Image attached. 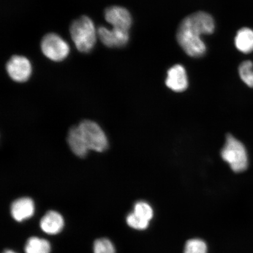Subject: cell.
Returning <instances> with one entry per match:
<instances>
[{
  "label": "cell",
  "mask_w": 253,
  "mask_h": 253,
  "mask_svg": "<svg viewBox=\"0 0 253 253\" xmlns=\"http://www.w3.org/2000/svg\"><path fill=\"white\" fill-rule=\"evenodd\" d=\"M214 29V21L211 15L204 11L195 12L180 23L176 32L177 42L186 54L199 58L207 52L202 36L212 34Z\"/></svg>",
  "instance_id": "6da1fadb"
},
{
  "label": "cell",
  "mask_w": 253,
  "mask_h": 253,
  "mask_svg": "<svg viewBox=\"0 0 253 253\" xmlns=\"http://www.w3.org/2000/svg\"><path fill=\"white\" fill-rule=\"evenodd\" d=\"M70 34L79 52L88 53L93 49L97 34L93 22L87 16L82 15L72 22Z\"/></svg>",
  "instance_id": "7a4b0ae2"
},
{
  "label": "cell",
  "mask_w": 253,
  "mask_h": 253,
  "mask_svg": "<svg viewBox=\"0 0 253 253\" xmlns=\"http://www.w3.org/2000/svg\"><path fill=\"white\" fill-rule=\"evenodd\" d=\"M221 156L234 172H242L248 169V156L244 145L232 135H227Z\"/></svg>",
  "instance_id": "3957f363"
},
{
  "label": "cell",
  "mask_w": 253,
  "mask_h": 253,
  "mask_svg": "<svg viewBox=\"0 0 253 253\" xmlns=\"http://www.w3.org/2000/svg\"><path fill=\"white\" fill-rule=\"evenodd\" d=\"M78 126L89 150L103 153L107 150L108 138L96 122L90 120H84L79 123Z\"/></svg>",
  "instance_id": "277c9868"
},
{
  "label": "cell",
  "mask_w": 253,
  "mask_h": 253,
  "mask_svg": "<svg viewBox=\"0 0 253 253\" xmlns=\"http://www.w3.org/2000/svg\"><path fill=\"white\" fill-rule=\"evenodd\" d=\"M41 48L44 55L55 62L63 61L70 52L68 43L55 33L47 34L42 38Z\"/></svg>",
  "instance_id": "5b68a950"
},
{
  "label": "cell",
  "mask_w": 253,
  "mask_h": 253,
  "mask_svg": "<svg viewBox=\"0 0 253 253\" xmlns=\"http://www.w3.org/2000/svg\"><path fill=\"white\" fill-rule=\"evenodd\" d=\"M6 70L12 81L18 83H24L30 78L33 68L29 59L26 57L14 55L6 64Z\"/></svg>",
  "instance_id": "8992f818"
},
{
  "label": "cell",
  "mask_w": 253,
  "mask_h": 253,
  "mask_svg": "<svg viewBox=\"0 0 253 253\" xmlns=\"http://www.w3.org/2000/svg\"><path fill=\"white\" fill-rule=\"evenodd\" d=\"M97 34L103 45L109 47L125 46L129 41V31L118 28L109 30L101 26L97 28Z\"/></svg>",
  "instance_id": "52a82bcc"
},
{
  "label": "cell",
  "mask_w": 253,
  "mask_h": 253,
  "mask_svg": "<svg viewBox=\"0 0 253 253\" xmlns=\"http://www.w3.org/2000/svg\"><path fill=\"white\" fill-rule=\"evenodd\" d=\"M105 20L113 28L129 31L132 25V17L128 9L120 6H110L104 11Z\"/></svg>",
  "instance_id": "ba28073f"
},
{
  "label": "cell",
  "mask_w": 253,
  "mask_h": 253,
  "mask_svg": "<svg viewBox=\"0 0 253 253\" xmlns=\"http://www.w3.org/2000/svg\"><path fill=\"white\" fill-rule=\"evenodd\" d=\"M166 85L170 89L176 92H182L188 86V77L184 68L176 65L170 68L167 72Z\"/></svg>",
  "instance_id": "9c48e42d"
},
{
  "label": "cell",
  "mask_w": 253,
  "mask_h": 253,
  "mask_svg": "<svg viewBox=\"0 0 253 253\" xmlns=\"http://www.w3.org/2000/svg\"><path fill=\"white\" fill-rule=\"evenodd\" d=\"M67 142L72 153L79 158H84L90 151L78 126H73L69 129Z\"/></svg>",
  "instance_id": "30bf717a"
},
{
  "label": "cell",
  "mask_w": 253,
  "mask_h": 253,
  "mask_svg": "<svg viewBox=\"0 0 253 253\" xmlns=\"http://www.w3.org/2000/svg\"><path fill=\"white\" fill-rule=\"evenodd\" d=\"M34 201L30 198H21L15 200L11 207V214L16 221H23L33 216Z\"/></svg>",
  "instance_id": "8fae6325"
},
{
  "label": "cell",
  "mask_w": 253,
  "mask_h": 253,
  "mask_svg": "<svg viewBox=\"0 0 253 253\" xmlns=\"http://www.w3.org/2000/svg\"><path fill=\"white\" fill-rule=\"evenodd\" d=\"M63 226L64 220L62 215L53 211H47L40 221L41 229L48 235H56L61 232Z\"/></svg>",
  "instance_id": "7c38bea8"
},
{
  "label": "cell",
  "mask_w": 253,
  "mask_h": 253,
  "mask_svg": "<svg viewBox=\"0 0 253 253\" xmlns=\"http://www.w3.org/2000/svg\"><path fill=\"white\" fill-rule=\"evenodd\" d=\"M236 48L243 53L248 54L253 52V30L248 27L237 31L235 39Z\"/></svg>",
  "instance_id": "4fadbf2b"
},
{
  "label": "cell",
  "mask_w": 253,
  "mask_h": 253,
  "mask_svg": "<svg viewBox=\"0 0 253 253\" xmlns=\"http://www.w3.org/2000/svg\"><path fill=\"white\" fill-rule=\"evenodd\" d=\"M24 250L25 253H50L51 247L46 240L33 237L27 240Z\"/></svg>",
  "instance_id": "5bb4252c"
},
{
  "label": "cell",
  "mask_w": 253,
  "mask_h": 253,
  "mask_svg": "<svg viewBox=\"0 0 253 253\" xmlns=\"http://www.w3.org/2000/svg\"><path fill=\"white\" fill-rule=\"evenodd\" d=\"M239 73L243 82L253 88V63L251 61H243L239 66Z\"/></svg>",
  "instance_id": "9a60e30c"
},
{
  "label": "cell",
  "mask_w": 253,
  "mask_h": 253,
  "mask_svg": "<svg viewBox=\"0 0 253 253\" xmlns=\"http://www.w3.org/2000/svg\"><path fill=\"white\" fill-rule=\"evenodd\" d=\"M133 213L141 219L150 221L154 216L151 206L145 202H138L134 205Z\"/></svg>",
  "instance_id": "2e32d148"
},
{
  "label": "cell",
  "mask_w": 253,
  "mask_h": 253,
  "mask_svg": "<svg viewBox=\"0 0 253 253\" xmlns=\"http://www.w3.org/2000/svg\"><path fill=\"white\" fill-rule=\"evenodd\" d=\"M208 247L201 239H193L186 242L184 253H207Z\"/></svg>",
  "instance_id": "e0dca14e"
},
{
  "label": "cell",
  "mask_w": 253,
  "mask_h": 253,
  "mask_svg": "<svg viewBox=\"0 0 253 253\" xmlns=\"http://www.w3.org/2000/svg\"><path fill=\"white\" fill-rule=\"evenodd\" d=\"M94 253H115V248L109 239H97L94 243Z\"/></svg>",
  "instance_id": "ac0fdd59"
},
{
  "label": "cell",
  "mask_w": 253,
  "mask_h": 253,
  "mask_svg": "<svg viewBox=\"0 0 253 253\" xmlns=\"http://www.w3.org/2000/svg\"><path fill=\"white\" fill-rule=\"evenodd\" d=\"M126 221V223L131 228L139 230L146 229L149 226L150 223V221L141 219L133 212L128 215Z\"/></svg>",
  "instance_id": "d6986e66"
},
{
  "label": "cell",
  "mask_w": 253,
  "mask_h": 253,
  "mask_svg": "<svg viewBox=\"0 0 253 253\" xmlns=\"http://www.w3.org/2000/svg\"><path fill=\"white\" fill-rule=\"evenodd\" d=\"M3 253H15V252H14L13 251H10V250H7V251H5Z\"/></svg>",
  "instance_id": "ffe728a7"
}]
</instances>
